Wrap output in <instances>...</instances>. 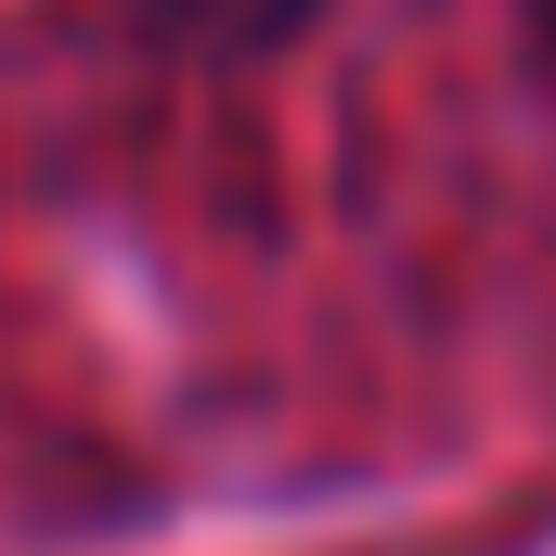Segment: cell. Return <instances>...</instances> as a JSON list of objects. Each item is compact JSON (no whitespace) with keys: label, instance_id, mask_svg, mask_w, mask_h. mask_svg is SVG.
<instances>
[{"label":"cell","instance_id":"obj_2","mask_svg":"<svg viewBox=\"0 0 556 556\" xmlns=\"http://www.w3.org/2000/svg\"><path fill=\"white\" fill-rule=\"evenodd\" d=\"M544 39H556V0H544Z\"/></svg>","mask_w":556,"mask_h":556},{"label":"cell","instance_id":"obj_1","mask_svg":"<svg viewBox=\"0 0 556 556\" xmlns=\"http://www.w3.org/2000/svg\"><path fill=\"white\" fill-rule=\"evenodd\" d=\"M324 0H142V26L194 65H273L285 39H311Z\"/></svg>","mask_w":556,"mask_h":556}]
</instances>
